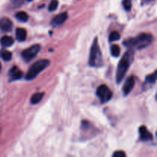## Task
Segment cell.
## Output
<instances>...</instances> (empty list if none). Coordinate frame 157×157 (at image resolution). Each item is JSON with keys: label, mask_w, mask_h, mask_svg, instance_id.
<instances>
[{"label": "cell", "mask_w": 157, "mask_h": 157, "mask_svg": "<svg viewBox=\"0 0 157 157\" xmlns=\"http://www.w3.org/2000/svg\"><path fill=\"white\" fill-rule=\"evenodd\" d=\"M153 40V35L150 34L143 33L136 38H131L124 41V44L129 48L143 49L150 45Z\"/></svg>", "instance_id": "cell-1"}, {"label": "cell", "mask_w": 157, "mask_h": 157, "mask_svg": "<svg viewBox=\"0 0 157 157\" xmlns=\"http://www.w3.org/2000/svg\"><path fill=\"white\" fill-rule=\"evenodd\" d=\"M133 55H134L133 51L130 50L126 52L124 56L122 57V58H121V61L118 64L117 70L116 79L117 83H121L122 80L124 79L126 73L128 71L129 67H130L132 61H133Z\"/></svg>", "instance_id": "cell-2"}, {"label": "cell", "mask_w": 157, "mask_h": 157, "mask_svg": "<svg viewBox=\"0 0 157 157\" xmlns=\"http://www.w3.org/2000/svg\"><path fill=\"white\" fill-rule=\"evenodd\" d=\"M49 64H50V61L48 60L43 59L38 61L35 64H32L30 69L28 71L25 75V79L27 81H32V80L35 79L40 72H41L48 67Z\"/></svg>", "instance_id": "cell-3"}, {"label": "cell", "mask_w": 157, "mask_h": 157, "mask_svg": "<svg viewBox=\"0 0 157 157\" xmlns=\"http://www.w3.org/2000/svg\"><path fill=\"white\" fill-rule=\"evenodd\" d=\"M101 61V54L100 51L99 44H98V38H96L92 44L91 49L90 52V58H89V64L90 66H98L100 65Z\"/></svg>", "instance_id": "cell-4"}, {"label": "cell", "mask_w": 157, "mask_h": 157, "mask_svg": "<svg viewBox=\"0 0 157 157\" xmlns=\"http://www.w3.org/2000/svg\"><path fill=\"white\" fill-rule=\"evenodd\" d=\"M40 50H41V46L39 44H34L23 51L21 52V56L24 58L25 61H30L37 56Z\"/></svg>", "instance_id": "cell-5"}, {"label": "cell", "mask_w": 157, "mask_h": 157, "mask_svg": "<svg viewBox=\"0 0 157 157\" xmlns=\"http://www.w3.org/2000/svg\"><path fill=\"white\" fill-rule=\"evenodd\" d=\"M97 94H98V98H100V101L102 104L109 101L112 98V92L110 91L108 87H107L104 84L98 87V90H97Z\"/></svg>", "instance_id": "cell-6"}, {"label": "cell", "mask_w": 157, "mask_h": 157, "mask_svg": "<svg viewBox=\"0 0 157 157\" xmlns=\"http://www.w3.org/2000/svg\"><path fill=\"white\" fill-rule=\"evenodd\" d=\"M135 84V78L133 77H129L127 79V81L124 83V85L123 87V92H124V96H127L130 93V91L132 90V89L133 88Z\"/></svg>", "instance_id": "cell-7"}, {"label": "cell", "mask_w": 157, "mask_h": 157, "mask_svg": "<svg viewBox=\"0 0 157 157\" xmlns=\"http://www.w3.org/2000/svg\"><path fill=\"white\" fill-rule=\"evenodd\" d=\"M67 19V12H63V13H61L59 14V15H57V16H55V18L52 19L51 24H52V25L54 26V27H57V26H59L61 25H62Z\"/></svg>", "instance_id": "cell-8"}, {"label": "cell", "mask_w": 157, "mask_h": 157, "mask_svg": "<svg viewBox=\"0 0 157 157\" xmlns=\"http://www.w3.org/2000/svg\"><path fill=\"white\" fill-rule=\"evenodd\" d=\"M12 29V22L9 18H2L0 19V29L3 32H10Z\"/></svg>", "instance_id": "cell-9"}, {"label": "cell", "mask_w": 157, "mask_h": 157, "mask_svg": "<svg viewBox=\"0 0 157 157\" xmlns=\"http://www.w3.org/2000/svg\"><path fill=\"white\" fill-rule=\"evenodd\" d=\"M9 76L11 81H15L20 79L22 77V72L16 66H14L9 71Z\"/></svg>", "instance_id": "cell-10"}, {"label": "cell", "mask_w": 157, "mask_h": 157, "mask_svg": "<svg viewBox=\"0 0 157 157\" xmlns=\"http://www.w3.org/2000/svg\"><path fill=\"white\" fill-rule=\"evenodd\" d=\"M140 140L143 141H149L153 139L152 134L144 126L140 127Z\"/></svg>", "instance_id": "cell-11"}, {"label": "cell", "mask_w": 157, "mask_h": 157, "mask_svg": "<svg viewBox=\"0 0 157 157\" xmlns=\"http://www.w3.org/2000/svg\"><path fill=\"white\" fill-rule=\"evenodd\" d=\"M15 35H16V38L18 41H23L26 39L27 37V32L25 29H21V28H18L15 32Z\"/></svg>", "instance_id": "cell-12"}, {"label": "cell", "mask_w": 157, "mask_h": 157, "mask_svg": "<svg viewBox=\"0 0 157 157\" xmlns=\"http://www.w3.org/2000/svg\"><path fill=\"white\" fill-rule=\"evenodd\" d=\"M0 42H1L2 45L4 46V47H10L13 44L14 39L11 36L5 35L0 39Z\"/></svg>", "instance_id": "cell-13"}, {"label": "cell", "mask_w": 157, "mask_h": 157, "mask_svg": "<svg viewBox=\"0 0 157 157\" xmlns=\"http://www.w3.org/2000/svg\"><path fill=\"white\" fill-rule=\"evenodd\" d=\"M44 95V94L41 93V92H39V93H36V94H35L32 95V98H31V100H30L32 104H38V103H39L40 101L42 100Z\"/></svg>", "instance_id": "cell-14"}, {"label": "cell", "mask_w": 157, "mask_h": 157, "mask_svg": "<svg viewBox=\"0 0 157 157\" xmlns=\"http://www.w3.org/2000/svg\"><path fill=\"white\" fill-rule=\"evenodd\" d=\"M15 18L20 21L25 22L29 19V15L25 12H18L15 14Z\"/></svg>", "instance_id": "cell-15"}, {"label": "cell", "mask_w": 157, "mask_h": 157, "mask_svg": "<svg viewBox=\"0 0 157 157\" xmlns=\"http://www.w3.org/2000/svg\"><path fill=\"white\" fill-rule=\"evenodd\" d=\"M0 56H1V58L6 61H9L12 59V53H11L10 52H9V51H2V52H0Z\"/></svg>", "instance_id": "cell-16"}, {"label": "cell", "mask_w": 157, "mask_h": 157, "mask_svg": "<svg viewBox=\"0 0 157 157\" xmlns=\"http://www.w3.org/2000/svg\"><path fill=\"white\" fill-rule=\"evenodd\" d=\"M121 38V35H120L119 32H117V31H113L110 34V36H109V40L110 41H116L117 40H119Z\"/></svg>", "instance_id": "cell-17"}, {"label": "cell", "mask_w": 157, "mask_h": 157, "mask_svg": "<svg viewBox=\"0 0 157 157\" xmlns=\"http://www.w3.org/2000/svg\"><path fill=\"white\" fill-rule=\"evenodd\" d=\"M110 52H111V55H113V57H118L120 55L121 50H120L119 46L117 45V44H113V45H112Z\"/></svg>", "instance_id": "cell-18"}, {"label": "cell", "mask_w": 157, "mask_h": 157, "mask_svg": "<svg viewBox=\"0 0 157 157\" xmlns=\"http://www.w3.org/2000/svg\"><path fill=\"white\" fill-rule=\"evenodd\" d=\"M58 6V0H52L48 6V10L50 12H53L57 9Z\"/></svg>", "instance_id": "cell-19"}, {"label": "cell", "mask_w": 157, "mask_h": 157, "mask_svg": "<svg viewBox=\"0 0 157 157\" xmlns=\"http://www.w3.org/2000/svg\"><path fill=\"white\" fill-rule=\"evenodd\" d=\"M156 75H157L156 72L152 74V75H148V76L147 77V78H146L147 82L150 83V84H154L156 81Z\"/></svg>", "instance_id": "cell-20"}, {"label": "cell", "mask_w": 157, "mask_h": 157, "mask_svg": "<svg viewBox=\"0 0 157 157\" xmlns=\"http://www.w3.org/2000/svg\"><path fill=\"white\" fill-rule=\"evenodd\" d=\"M123 6H124L125 10L130 11L132 7V1L131 0H124L123 1Z\"/></svg>", "instance_id": "cell-21"}, {"label": "cell", "mask_w": 157, "mask_h": 157, "mask_svg": "<svg viewBox=\"0 0 157 157\" xmlns=\"http://www.w3.org/2000/svg\"><path fill=\"white\" fill-rule=\"evenodd\" d=\"M23 1L24 0H11V2H12V4L15 7H19L20 6L22 5Z\"/></svg>", "instance_id": "cell-22"}, {"label": "cell", "mask_w": 157, "mask_h": 157, "mask_svg": "<svg viewBox=\"0 0 157 157\" xmlns=\"http://www.w3.org/2000/svg\"><path fill=\"white\" fill-rule=\"evenodd\" d=\"M113 157H126V154L124 151H116L113 153Z\"/></svg>", "instance_id": "cell-23"}, {"label": "cell", "mask_w": 157, "mask_h": 157, "mask_svg": "<svg viewBox=\"0 0 157 157\" xmlns=\"http://www.w3.org/2000/svg\"><path fill=\"white\" fill-rule=\"evenodd\" d=\"M0 71H1V64H0Z\"/></svg>", "instance_id": "cell-24"}, {"label": "cell", "mask_w": 157, "mask_h": 157, "mask_svg": "<svg viewBox=\"0 0 157 157\" xmlns=\"http://www.w3.org/2000/svg\"><path fill=\"white\" fill-rule=\"evenodd\" d=\"M27 1H29V2H31V1H32V0H27Z\"/></svg>", "instance_id": "cell-25"}, {"label": "cell", "mask_w": 157, "mask_h": 157, "mask_svg": "<svg viewBox=\"0 0 157 157\" xmlns=\"http://www.w3.org/2000/svg\"><path fill=\"white\" fill-rule=\"evenodd\" d=\"M147 1H152V0H147Z\"/></svg>", "instance_id": "cell-26"}]
</instances>
